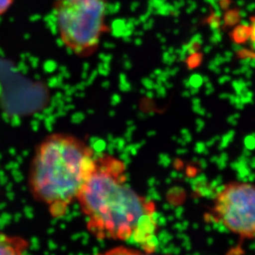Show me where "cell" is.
<instances>
[{
	"instance_id": "5b68a950",
	"label": "cell",
	"mask_w": 255,
	"mask_h": 255,
	"mask_svg": "<svg viewBox=\"0 0 255 255\" xmlns=\"http://www.w3.org/2000/svg\"><path fill=\"white\" fill-rule=\"evenodd\" d=\"M28 241L21 236L0 232V255H18L28 249Z\"/></svg>"
},
{
	"instance_id": "8992f818",
	"label": "cell",
	"mask_w": 255,
	"mask_h": 255,
	"mask_svg": "<svg viewBox=\"0 0 255 255\" xmlns=\"http://www.w3.org/2000/svg\"><path fill=\"white\" fill-rule=\"evenodd\" d=\"M249 33H250V38H251L252 46L255 51V17L252 19L251 27L249 29Z\"/></svg>"
},
{
	"instance_id": "6da1fadb",
	"label": "cell",
	"mask_w": 255,
	"mask_h": 255,
	"mask_svg": "<svg viewBox=\"0 0 255 255\" xmlns=\"http://www.w3.org/2000/svg\"><path fill=\"white\" fill-rule=\"evenodd\" d=\"M124 170L114 157H96L78 197L88 230L98 239L128 240L140 217L154 212L150 202L127 186Z\"/></svg>"
},
{
	"instance_id": "3957f363",
	"label": "cell",
	"mask_w": 255,
	"mask_h": 255,
	"mask_svg": "<svg viewBox=\"0 0 255 255\" xmlns=\"http://www.w3.org/2000/svg\"><path fill=\"white\" fill-rule=\"evenodd\" d=\"M56 23L60 38L76 54L91 51L104 30L105 0H59Z\"/></svg>"
},
{
	"instance_id": "52a82bcc",
	"label": "cell",
	"mask_w": 255,
	"mask_h": 255,
	"mask_svg": "<svg viewBox=\"0 0 255 255\" xmlns=\"http://www.w3.org/2000/svg\"><path fill=\"white\" fill-rule=\"evenodd\" d=\"M12 3V0H0V14L4 12Z\"/></svg>"
},
{
	"instance_id": "7a4b0ae2",
	"label": "cell",
	"mask_w": 255,
	"mask_h": 255,
	"mask_svg": "<svg viewBox=\"0 0 255 255\" xmlns=\"http://www.w3.org/2000/svg\"><path fill=\"white\" fill-rule=\"evenodd\" d=\"M95 164L93 149L80 138L61 133L49 135L38 144L31 159V194L52 217H62L77 202Z\"/></svg>"
},
{
	"instance_id": "277c9868",
	"label": "cell",
	"mask_w": 255,
	"mask_h": 255,
	"mask_svg": "<svg viewBox=\"0 0 255 255\" xmlns=\"http://www.w3.org/2000/svg\"><path fill=\"white\" fill-rule=\"evenodd\" d=\"M215 216L226 228L244 238L255 237V187L231 183L217 196Z\"/></svg>"
}]
</instances>
